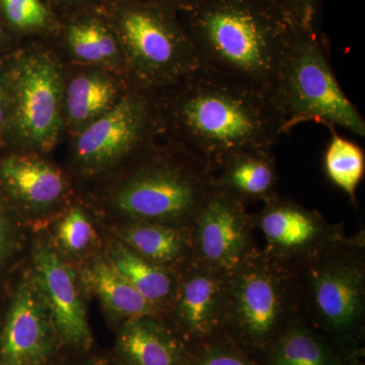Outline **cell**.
<instances>
[{"label": "cell", "instance_id": "1", "mask_svg": "<svg viewBox=\"0 0 365 365\" xmlns=\"http://www.w3.org/2000/svg\"><path fill=\"white\" fill-rule=\"evenodd\" d=\"M155 93L162 132L213 174L240 151L272 150L285 134L270 98L201 69Z\"/></svg>", "mask_w": 365, "mask_h": 365}, {"label": "cell", "instance_id": "2", "mask_svg": "<svg viewBox=\"0 0 365 365\" xmlns=\"http://www.w3.org/2000/svg\"><path fill=\"white\" fill-rule=\"evenodd\" d=\"M197 7L187 33L201 71L271 98L292 26L250 0Z\"/></svg>", "mask_w": 365, "mask_h": 365}, {"label": "cell", "instance_id": "3", "mask_svg": "<svg viewBox=\"0 0 365 365\" xmlns=\"http://www.w3.org/2000/svg\"><path fill=\"white\" fill-rule=\"evenodd\" d=\"M284 132L317 122L365 136V120L336 78L330 57L309 29L292 26L272 97Z\"/></svg>", "mask_w": 365, "mask_h": 365}, {"label": "cell", "instance_id": "4", "mask_svg": "<svg viewBox=\"0 0 365 365\" xmlns=\"http://www.w3.org/2000/svg\"><path fill=\"white\" fill-rule=\"evenodd\" d=\"M213 173L174 144L148 158L121 182L113 204L132 222L191 227L211 190Z\"/></svg>", "mask_w": 365, "mask_h": 365}, {"label": "cell", "instance_id": "5", "mask_svg": "<svg viewBox=\"0 0 365 365\" xmlns=\"http://www.w3.org/2000/svg\"><path fill=\"white\" fill-rule=\"evenodd\" d=\"M6 93V135L26 150L47 153L64 125L63 71L51 52L30 48L11 55L0 67Z\"/></svg>", "mask_w": 365, "mask_h": 365}, {"label": "cell", "instance_id": "6", "mask_svg": "<svg viewBox=\"0 0 365 365\" xmlns=\"http://www.w3.org/2000/svg\"><path fill=\"white\" fill-rule=\"evenodd\" d=\"M299 314V283L294 268L259 251L227 274L225 332L242 344L268 350Z\"/></svg>", "mask_w": 365, "mask_h": 365}, {"label": "cell", "instance_id": "7", "mask_svg": "<svg viewBox=\"0 0 365 365\" xmlns=\"http://www.w3.org/2000/svg\"><path fill=\"white\" fill-rule=\"evenodd\" d=\"M364 237H348L299 267L300 312L342 344L360 338L365 318Z\"/></svg>", "mask_w": 365, "mask_h": 365}, {"label": "cell", "instance_id": "8", "mask_svg": "<svg viewBox=\"0 0 365 365\" xmlns=\"http://www.w3.org/2000/svg\"><path fill=\"white\" fill-rule=\"evenodd\" d=\"M114 31L137 88L155 93L200 69L188 33L168 11L127 4L118 11Z\"/></svg>", "mask_w": 365, "mask_h": 365}, {"label": "cell", "instance_id": "9", "mask_svg": "<svg viewBox=\"0 0 365 365\" xmlns=\"http://www.w3.org/2000/svg\"><path fill=\"white\" fill-rule=\"evenodd\" d=\"M160 133L155 93L135 86L110 111L78 132L74 157L86 172H101L132 153L150 148Z\"/></svg>", "mask_w": 365, "mask_h": 365}, {"label": "cell", "instance_id": "10", "mask_svg": "<svg viewBox=\"0 0 365 365\" xmlns=\"http://www.w3.org/2000/svg\"><path fill=\"white\" fill-rule=\"evenodd\" d=\"M252 222L265 239L264 253L292 268L299 267L348 239L342 227L329 222L318 211L279 195L252 215Z\"/></svg>", "mask_w": 365, "mask_h": 365}, {"label": "cell", "instance_id": "11", "mask_svg": "<svg viewBox=\"0 0 365 365\" xmlns=\"http://www.w3.org/2000/svg\"><path fill=\"white\" fill-rule=\"evenodd\" d=\"M191 228L195 262L225 274L234 272L260 251L246 205L215 187Z\"/></svg>", "mask_w": 365, "mask_h": 365}, {"label": "cell", "instance_id": "12", "mask_svg": "<svg viewBox=\"0 0 365 365\" xmlns=\"http://www.w3.org/2000/svg\"><path fill=\"white\" fill-rule=\"evenodd\" d=\"M172 302L187 339L204 345L213 342L225 332L227 274L194 261L178 278Z\"/></svg>", "mask_w": 365, "mask_h": 365}, {"label": "cell", "instance_id": "13", "mask_svg": "<svg viewBox=\"0 0 365 365\" xmlns=\"http://www.w3.org/2000/svg\"><path fill=\"white\" fill-rule=\"evenodd\" d=\"M55 329L37 285L23 283L0 338V365H43L55 348Z\"/></svg>", "mask_w": 365, "mask_h": 365}, {"label": "cell", "instance_id": "14", "mask_svg": "<svg viewBox=\"0 0 365 365\" xmlns=\"http://www.w3.org/2000/svg\"><path fill=\"white\" fill-rule=\"evenodd\" d=\"M34 263L35 283L49 312L55 332L68 345L90 347L91 334L85 304L71 268L46 246L36 250Z\"/></svg>", "mask_w": 365, "mask_h": 365}, {"label": "cell", "instance_id": "15", "mask_svg": "<svg viewBox=\"0 0 365 365\" xmlns=\"http://www.w3.org/2000/svg\"><path fill=\"white\" fill-rule=\"evenodd\" d=\"M212 184L245 205L268 202L278 195L272 150H247L230 155L215 170Z\"/></svg>", "mask_w": 365, "mask_h": 365}, {"label": "cell", "instance_id": "16", "mask_svg": "<svg viewBox=\"0 0 365 365\" xmlns=\"http://www.w3.org/2000/svg\"><path fill=\"white\" fill-rule=\"evenodd\" d=\"M158 316L127 319L118 334V348L129 365H188L184 341Z\"/></svg>", "mask_w": 365, "mask_h": 365}, {"label": "cell", "instance_id": "17", "mask_svg": "<svg viewBox=\"0 0 365 365\" xmlns=\"http://www.w3.org/2000/svg\"><path fill=\"white\" fill-rule=\"evenodd\" d=\"M0 182L11 196L32 208L58 202L66 191L58 169L36 155H11L0 162Z\"/></svg>", "mask_w": 365, "mask_h": 365}, {"label": "cell", "instance_id": "18", "mask_svg": "<svg viewBox=\"0 0 365 365\" xmlns=\"http://www.w3.org/2000/svg\"><path fill=\"white\" fill-rule=\"evenodd\" d=\"M125 93L121 81L106 69L76 74L64 86V123L81 131L110 111Z\"/></svg>", "mask_w": 365, "mask_h": 365}, {"label": "cell", "instance_id": "19", "mask_svg": "<svg viewBox=\"0 0 365 365\" xmlns=\"http://www.w3.org/2000/svg\"><path fill=\"white\" fill-rule=\"evenodd\" d=\"M119 235L129 248L173 272L177 266H189L195 261L191 227L131 222L120 230Z\"/></svg>", "mask_w": 365, "mask_h": 365}, {"label": "cell", "instance_id": "20", "mask_svg": "<svg viewBox=\"0 0 365 365\" xmlns=\"http://www.w3.org/2000/svg\"><path fill=\"white\" fill-rule=\"evenodd\" d=\"M108 259L144 299L158 309L172 302L178 285L176 273L148 260L124 242L112 246Z\"/></svg>", "mask_w": 365, "mask_h": 365}, {"label": "cell", "instance_id": "21", "mask_svg": "<svg viewBox=\"0 0 365 365\" xmlns=\"http://www.w3.org/2000/svg\"><path fill=\"white\" fill-rule=\"evenodd\" d=\"M66 40L72 57L79 62L106 71L125 67L116 33L97 18L85 16L72 21Z\"/></svg>", "mask_w": 365, "mask_h": 365}, {"label": "cell", "instance_id": "22", "mask_svg": "<svg viewBox=\"0 0 365 365\" xmlns=\"http://www.w3.org/2000/svg\"><path fill=\"white\" fill-rule=\"evenodd\" d=\"M86 284L113 314L123 318L158 316L160 309L132 287L109 259H98L85 272Z\"/></svg>", "mask_w": 365, "mask_h": 365}, {"label": "cell", "instance_id": "23", "mask_svg": "<svg viewBox=\"0 0 365 365\" xmlns=\"http://www.w3.org/2000/svg\"><path fill=\"white\" fill-rule=\"evenodd\" d=\"M268 365H344L325 341L297 317L268 348Z\"/></svg>", "mask_w": 365, "mask_h": 365}, {"label": "cell", "instance_id": "24", "mask_svg": "<svg viewBox=\"0 0 365 365\" xmlns=\"http://www.w3.org/2000/svg\"><path fill=\"white\" fill-rule=\"evenodd\" d=\"M330 140L324 153V169L328 179L356 203L357 189L365 175V153L359 143L329 127Z\"/></svg>", "mask_w": 365, "mask_h": 365}, {"label": "cell", "instance_id": "25", "mask_svg": "<svg viewBox=\"0 0 365 365\" xmlns=\"http://www.w3.org/2000/svg\"><path fill=\"white\" fill-rule=\"evenodd\" d=\"M0 14L18 33H37L52 24L49 9L42 0H0Z\"/></svg>", "mask_w": 365, "mask_h": 365}, {"label": "cell", "instance_id": "26", "mask_svg": "<svg viewBox=\"0 0 365 365\" xmlns=\"http://www.w3.org/2000/svg\"><path fill=\"white\" fill-rule=\"evenodd\" d=\"M57 237L62 248L69 253H81L90 246L93 239V230L81 208L73 207L67 212L59 223Z\"/></svg>", "mask_w": 365, "mask_h": 365}, {"label": "cell", "instance_id": "27", "mask_svg": "<svg viewBox=\"0 0 365 365\" xmlns=\"http://www.w3.org/2000/svg\"><path fill=\"white\" fill-rule=\"evenodd\" d=\"M188 365H259L240 346L232 342L213 341L204 345Z\"/></svg>", "mask_w": 365, "mask_h": 365}, {"label": "cell", "instance_id": "28", "mask_svg": "<svg viewBox=\"0 0 365 365\" xmlns=\"http://www.w3.org/2000/svg\"><path fill=\"white\" fill-rule=\"evenodd\" d=\"M278 6L285 11L292 21V26L309 29V19L316 0H276Z\"/></svg>", "mask_w": 365, "mask_h": 365}, {"label": "cell", "instance_id": "29", "mask_svg": "<svg viewBox=\"0 0 365 365\" xmlns=\"http://www.w3.org/2000/svg\"><path fill=\"white\" fill-rule=\"evenodd\" d=\"M7 122V107L6 93L0 83V137L6 135Z\"/></svg>", "mask_w": 365, "mask_h": 365}, {"label": "cell", "instance_id": "30", "mask_svg": "<svg viewBox=\"0 0 365 365\" xmlns=\"http://www.w3.org/2000/svg\"><path fill=\"white\" fill-rule=\"evenodd\" d=\"M7 244H9V237H7V230L4 220L0 215V254L6 251Z\"/></svg>", "mask_w": 365, "mask_h": 365}, {"label": "cell", "instance_id": "31", "mask_svg": "<svg viewBox=\"0 0 365 365\" xmlns=\"http://www.w3.org/2000/svg\"><path fill=\"white\" fill-rule=\"evenodd\" d=\"M59 1L64 2V4H81V2H85L86 0H59Z\"/></svg>", "mask_w": 365, "mask_h": 365}, {"label": "cell", "instance_id": "32", "mask_svg": "<svg viewBox=\"0 0 365 365\" xmlns=\"http://www.w3.org/2000/svg\"><path fill=\"white\" fill-rule=\"evenodd\" d=\"M1 34H2L1 14H0V37H1Z\"/></svg>", "mask_w": 365, "mask_h": 365}, {"label": "cell", "instance_id": "33", "mask_svg": "<svg viewBox=\"0 0 365 365\" xmlns=\"http://www.w3.org/2000/svg\"><path fill=\"white\" fill-rule=\"evenodd\" d=\"M350 365H364V364H359V362H354V364H353V362H352V364Z\"/></svg>", "mask_w": 365, "mask_h": 365}]
</instances>
